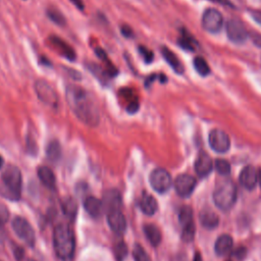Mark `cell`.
Returning <instances> with one entry per match:
<instances>
[{"instance_id":"cell-33","label":"cell","mask_w":261,"mask_h":261,"mask_svg":"<svg viewBox=\"0 0 261 261\" xmlns=\"http://www.w3.org/2000/svg\"><path fill=\"white\" fill-rule=\"evenodd\" d=\"M48 16L51 18L52 21H54L58 24H64V22H65V18L62 15V13H60V11H58L55 8H51L48 10Z\"/></svg>"},{"instance_id":"cell-10","label":"cell","mask_w":261,"mask_h":261,"mask_svg":"<svg viewBox=\"0 0 261 261\" xmlns=\"http://www.w3.org/2000/svg\"><path fill=\"white\" fill-rule=\"evenodd\" d=\"M228 39L234 44H243L249 37L245 25L237 19H230L226 23Z\"/></svg>"},{"instance_id":"cell-40","label":"cell","mask_w":261,"mask_h":261,"mask_svg":"<svg viewBox=\"0 0 261 261\" xmlns=\"http://www.w3.org/2000/svg\"><path fill=\"white\" fill-rule=\"evenodd\" d=\"M194 261H202V257H201V255L198 252L194 256Z\"/></svg>"},{"instance_id":"cell-36","label":"cell","mask_w":261,"mask_h":261,"mask_svg":"<svg viewBox=\"0 0 261 261\" xmlns=\"http://www.w3.org/2000/svg\"><path fill=\"white\" fill-rule=\"evenodd\" d=\"M234 256H236V257H238L239 259L244 258V257L246 256V249H245V248H243V247L239 248L238 250H236V252H234Z\"/></svg>"},{"instance_id":"cell-9","label":"cell","mask_w":261,"mask_h":261,"mask_svg":"<svg viewBox=\"0 0 261 261\" xmlns=\"http://www.w3.org/2000/svg\"><path fill=\"white\" fill-rule=\"evenodd\" d=\"M223 22L221 13L214 8H208L202 16V25L209 33H217L220 31Z\"/></svg>"},{"instance_id":"cell-17","label":"cell","mask_w":261,"mask_h":261,"mask_svg":"<svg viewBox=\"0 0 261 261\" xmlns=\"http://www.w3.org/2000/svg\"><path fill=\"white\" fill-rule=\"evenodd\" d=\"M199 220L201 225L207 229H213L219 223L218 215L210 208H204L200 211Z\"/></svg>"},{"instance_id":"cell-27","label":"cell","mask_w":261,"mask_h":261,"mask_svg":"<svg viewBox=\"0 0 261 261\" xmlns=\"http://www.w3.org/2000/svg\"><path fill=\"white\" fill-rule=\"evenodd\" d=\"M194 66H195V69L197 70V72L202 76H206L210 73V67H209L208 63L201 56H198L194 59Z\"/></svg>"},{"instance_id":"cell-39","label":"cell","mask_w":261,"mask_h":261,"mask_svg":"<svg viewBox=\"0 0 261 261\" xmlns=\"http://www.w3.org/2000/svg\"><path fill=\"white\" fill-rule=\"evenodd\" d=\"M122 32H123L124 36H126V37H129V36H130V34H132V32H130L129 28H125V27H123V28H122Z\"/></svg>"},{"instance_id":"cell-31","label":"cell","mask_w":261,"mask_h":261,"mask_svg":"<svg viewBox=\"0 0 261 261\" xmlns=\"http://www.w3.org/2000/svg\"><path fill=\"white\" fill-rule=\"evenodd\" d=\"M215 169L220 175H228L230 172V164L224 159H217L215 161Z\"/></svg>"},{"instance_id":"cell-16","label":"cell","mask_w":261,"mask_h":261,"mask_svg":"<svg viewBox=\"0 0 261 261\" xmlns=\"http://www.w3.org/2000/svg\"><path fill=\"white\" fill-rule=\"evenodd\" d=\"M139 207H140L141 211H142L144 214L151 216V215L155 214V212L157 211V209H158V204H157L156 199H155L152 195H150V194L144 192V193L142 194V196L140 197V200H139Z\"/></svg>"},{"instance_id":"cell-37","label":"cell","mask_w":261,"mask_h":261,"mask_svg":"<svg viewBox=\"0 0 261 261\" xmlns=\"http://www.w3.org/2000/svg\"><path fill=\"white\" fill-rule=\"evenodd\" d=\"M252 40L254 41V43H255L257 46L261 47V35H259V34H254V35L252 36Z\"/></svg>"},{"instance_id":"cell-41","label":"cell","mask_w":261,"mask_h":261,"mask_svg":"<svg viewBox=\"0 0 261 261\" xmlns=\"http://www.w3.org/2000/svg\"><path fill=\"white\" fill-rule=\"evenodd\" d=\"M258 181L260 182V187H261V170L258 171Z\"/></svg>"},{"instance_id":"cell-13","label":"cell","mask_w":261,"mask_h":261,"mask_svg":"<svg viewBox=\"0 0 261 261\" xmlns=\"http://www.w3.org/2000/svg\"><path fill=\"white\" fill-rule=\"evenodd\" d=\"M240 182L247 190H253L258 182V171L252 165L244 167L240 173Z\"/></svg>"},{"instance_id":"cell-26","label":"cell","mask_w":261,"mask_h":261,"mask_svg":"<svg viewBox=\"0 0 261 261\" xmlns=\"http://www.w3.org/2000/svg\"><path fill=\"white\" fill-rule=\"evenodd\" d=\"M178 220H179V223H180L181 227L189 224V223L194 222L192 208L189 207V206L181 207L180 210H179V213H178Z\"/></svg>"},{"instance_id":"cell-38","label":"cell","mask_w":261,"mask_h":261,"mask_svg":"<svg viewBox=\"0 0 261 261\" xmlns=\"http://www.w3.org/2000/svg\"><path fill=\"white\" fill-rule=\"evenodd\" d=\"M71 3L79 9H84V3L82 0H70Z\"/></svg>"},{"instance_id":"cell-24","label":"cell","mask_w":261,"mask_h":261,"mask_svg":"<svg viewBox=\"0 0 261 261\" xmlns=\"http://www.w3.org/2000/svg\"><path fill=\"white\" fill-rule=\"evenodd\" d=\"M61 208H62V211L64 213V215L73 220L76 216V212H77V204L75 202V200L73 198H65L62 203H61Z\"/></svg>"},{"instance_id":"cell-25","label":"cell","mask_w":261,"mask_h":261,"mask_svg":"<svg viewBox=\"0 0 261 261\" xmlns=\"http://www.w3.org/2000/svg\"><path fill=\"white\" fill-rule=\"evenodd\" d=\"M47 158L51 162H57L61 157V147L57 141H51L47 146Z\"/></svg>"},{"instance_id":"cell-6","label":"cell","mask_w":261,"mask_h":261,"mask_svg":"<svg viewBox=\"0 0 261 261\" xmlns=\"http://www.w3.org/2000/svg\"><path fill=\"white\" fill-rule=\"evenodd\" d=\"M35 91L38 98L47 106L51 108H56L58 106V95L48 82L37 80L35 83Z\"/></svg>"},{"instance_id":"cell-20","label":"cell","mask_w":261,"mask_h":261,"mask_svg":"<svg viewBox=\"0 0 261 261\" xmlns=\"http://www.w3.org/2000/svg\"><path fill=\"white\" fill-rule=\"evenodd\" d=\"M232 248V239L229 234H221L215 242L214 250L216 255L224 256L230 252Z\"/></svg>"},{"instance_id":"cell-7","label":"cell","mask_w":261,"mask_h":261,"mask_svg":"<svg viewBox=\"0 0 261 261\" xmlns=\"http://www.w3.org/2000/svg\"><path fill=\"white\" fill-rule=\"evenodd\" d=\"M150 185L154 191L163 194L166 193L171 187V176L169 172L163 168H156L150 173Z\"/></svg>"},{"instance_id":"cell-11","label":"cell","mask_w":261,"mask_h":261,"mask_svg":"<svg viewBox=\"0 0 261 261\" xmlns=\"http://www.w3.org/2000/svg\"><path fill=\"white\" fill-rule=\"evenodd\" d=\"M196 178L191 174H179L174 180V189L178 196L182 198L190 197L196 187Z\"/></svg>"},{"instance_id":"cell-14","label":"cell","mask_w":261,"mask_h":261,"mask_svg":"<svg viewBox=\"0 0 261 261\" xmlns=\"http://www.w3.org/2000/svg\"><path fill=\"white\" fill-rule=\"evenodd\" d=\"M213 168V162L211 157L204 151H201L195 161V170L196 173L203 177V176H207L211 170Z\"/></svg>"},{"instance_id":"cell-30","label":"cell","mask_w":261,"mask_h":261,"mask_svg":"<svg viewBox=\"0 0 261 261\" xmlns=\"http://www.w3.org/2000/svg\"><path fill=\"white\" fill-rule=\"evenodd\" d=\"M178 44L181 48L189 50V51H193L195 49V41L193 40V38L186 32L182 33L181 37L178 40Z\"/></svg>"},{"instance_id":"cell-29","label":"cell","mask_w":261,"mask_h":261,"mask_svg":"<svg viewBox=\"0 0 261 261\" xmlns=\"http://www.w3.org/2000/svg\"><path fill=\"white\" fill-rule=\"evenodd\" d=\"M133 257L135 261H151L149 255L145 251V249L140 245L136 244L133 249Z\"/></svg>"},{"instance_id":"cell-42","label":"cell","mask_w":261,"mask_h":261,"mask_svg":"<svg viewBox=\"0 0 261 261\" xmlns=\"http://www.w3.org/2000/svg\"><path fill=\"white\" fill-rule=\"evenodd\" d=\"M3 164H4V159H3V157L0 155V168L3 166Z\"/></svg>"},{"instance_id":"cell-44","label":"cell","mask_w":261,"mask_h":261,"mask_svg":"<svg viewBox=\"0 0 261 261\" xmlns=\"http://www.w3.org/2000/svg\"><path fill=\"white\" fill-rule=\"evenodd\" d=\"M30 261H34V260H30Z\"/></svg>"},{"instance_id":"cell-28","label":"cell","mask_w":261,"mask_h":261,"mask_svg":"<svg viewBox=\"0 0 261 261\" xmlns=\"http://www.w3.org/2000/svg\"><path fill=\"white\" fill-rule=\"evenodd\" d=\"M195 233H196V227H195V224L194 222L192 223H189L185 226H182V230H181V239L184 242H192L194 240V237H195Z\"/></svg>"},{"instance_id":"cell-34","label":"cell","mask_w":261,"mask_h":261,"mask_svg":"<svg viewBox=\"0 0 261 261\" xmlns=\"http://www.w3.org/2000/svg\"><path fill=\"white\" fill-rule=\"evenodd\" d=\"M139 51H140L141 55L143 56V58H144V60L146 62H148V63L152 62V60H153V53H152L151 50H149L148 48H146L144 46H141L139 48Z\"/></svg>"},{"instance_id":"cell-18","label":"cell","mask_w":261,"mask_h":261,"mask_svg":"<svg viewBox=\"0 0 261 261\" xmlns=\"http://www.w3.org/2000/svg\"><path fill=\"white\" fill-rule=\"evenodd\" d=\"M51 44L54 46V48L65 58L69 59V60H74L75 59V52L74 50L63 40L59 39L58 37L52 36L50 38Z\"/></svg>"},{"instance_id":"cell-43","label":"cell","mask_w":261,"mask_h":261,"mask_svg":"<svg viewBox=\"0 0 261 261\" xmlns=\"http://www.w3.org/2000/svg\"><path fill=\"white\" fill-rule=\"evenodd\" d=\"M2 229H3V221H2V219L0 218V232L2 231Z\"/></svg>"},{"instance_id":"cell-21","label":"cell","mask_w":261,"mask_h":261,"mask_svg":"<svg viewBox=\"0 0 261 261\" xmlns=\"http://www.w3.org/2000/svg\"><path fill=\"white\" fill-rule=\"evenodd\" d=\"M38 176L41 182L47 187L48 189H55L56 186V177L53 171L47 166H40L38 168Z\"/></svg>"},{"instance_id":"cell-22","label":"cell","mask_w":261,"mask_h":261,"mask_svg":"<svg viewBox=\"0 0 261 261\" xmlns=\"http://www.w3.org/2000/svg\"><path fill=\"white\" fill-rule=\"evenodd\" d=\"M143 229H144V233H145L147 240L149 241V243L152 246L157 247L161 243V240H162L161 231L155 224L147 223L144 225Z\"/></svg>"},{"instance_id":"cell-8","label":"cell","mask_w":261,"mask_h":261,"mask_svg":"<svg viewBox=\"0 0 261 261\" xmlns=\"http://www.w3.org/2000/svg\"><path fill=\"white\" fill-rule=\"evenodd\" d=\"M210 147L217 153H225L229 150L230 140L228 135L219 128H214L208 137Z\"/></svg>"},{"instance_id":"cell-35","label":"cell","mask_w":261,"mask_h":261,"mask_svg":"<svg viewBox=\"0 0 261 261\" xmlns=\"http://www.w3.org/2000/svg\"><path fill=\"white\" fill-rule=\"evenodd\" d=\"M13 253H14L15 259H16L17 261H21V260H22L23 255H24V251H23V249H22L21 247H16V248L14 249Z\"/></svg>"},{"instance_id":"cell-2","label":"cell","mask_w":261,"mask_h":261,"mask_svg":"<svg viewBox=\"0 0 261 261\" xmlns=\"http://www.w3.org/2000/svg\"><path fill=\"white\" fill-rule=\"evenodd\" d=\"M53 247L57 257L63 261H70L74 254L75 239L72 229L64 223L55 226L53 231Z\"/></svg>"},{"instance_id":"cell-19","label":"cell","mask_w":261,"mask_h":261,"mask_svg":"<svg viewBox=\"0 0 261 261\" xmlns=\"http://www.w3.org/2000/svg\"><path fill=\"white\" fill-rule=\"evenodd\" d=\"M84 207H85L86 211L89 213V215H91L92 217H95V218L99 217L102 214L103 209H104L102 201L95 197L86 198V200L84 201Z\"/></svg>"},{"instance_id":"cell-32","label":"cell","mask_w":261,"mask_h":261,"mask_svg":"<svg viewBox=\"0 0 261 261\" xmlns=\"http://www.w3.org/2000/svg\"><path fill=\"white\" fill-rule=\"evenodd\" d=\"M114 255L117 261H123L127 255V247L123 242H119L114 247Z\"/></svg>"},{"instance_id":"cell-15","label":"cell","mask_w":261,"mask_h":261,"mask_svg":"<svg viewBox=\"0 0 261 261\" xmlns=\"http://www.w3.org/2000/svg\"><path fill=\"white\" fill-rule=\"evenodd\" d=\"M103 207L109 212L111 210L120 209L121 206V196L116 190H108L103 195L102 200Z\"/></svg>"},{"instance_id":"cell-1","label":"cell","mask_w":261,"mask_h":261,"mask_svg":"<svg viewBox=\"0 0 261 261\" xmlns=\"http://www.w3.org/2000/svg\"><path fill=\"white\" fill-rule=\"evenodd\" d=\"M65 97L74 115L85 124L95 127L100 122V112L91 93L80 86H67Z\"/></svg>"},{"instance_id":"cell-5","label":"cell","mask_w":261,"mask_h":261,"mask_svg":"<svg viewBox=\"0 0 261 261\" xmlns=\"http://www.w3.org/2000/svg\"><path fill=\"white\" fill-rule=\"evenodd\" d=\"M11 226L14 232L16 233V236L21 241H23L27 245L31 247L35 245V242H36L35 230L25 218L21 216H15L11 221Z\"/></svg>"},{"instance_id":"cell-4","label":"cell","mask_w":261,"mask_h":261,"mask_svg":"<svg viewBox=\"0 0 261 261\" xmlns=\"http://www.w3.org/2000/svg\"><path fill=\"white\" fill-rule=\"evenodd\" d=\"M1 179L4 186V195L11 200H18L21 195L22 176L18 167L8 165L2 172Z\"/></svg>"},{"instance_id":"cell-12","label":"cell","mask_w":261,"mask_h":261,"mask_svg":"<svg viewBox=\"0 0 261 261\" xmlns=\"http://www.w3.org/2000/svg\"><path fill=\"white\" fill-rule=\"evenodd\" d=\"M107 222L115 233H123L126 228V219L120 209L111 210L107 214Z\"/></svg>"},{"instance_id":"cell-3","label":"cell","mask_w":261,"mask_h":261,"mask_svg":"<svg viewBox=\"0 0 261 261\" xmlns=\"http://www.w3.org/2000/svg\"><path fill=\"white\" fill-rule=\"evenodd\" d=\"M213 201L218 209L229 210L237 201V188L233 181L230 179L219 181L213 192Z\"/></svg>"},{"instance_id":"cell-23","label":"cell","mask_w":261,"mask_h":261,"mask_svg":"<svg viewBox=\"0 0 261 261\" xmlns=\"http://www.w3.org/2000/svg\"><path fill=\"white\" fill-rule=\"evenodd\" d=\"M162 55L164 57V59L166 60V62L173 68V70L177 73H181L184 71V66L180 62V60L178 59V57L167 47H162L161 49Z\"/></svg>"}]
</instances>
